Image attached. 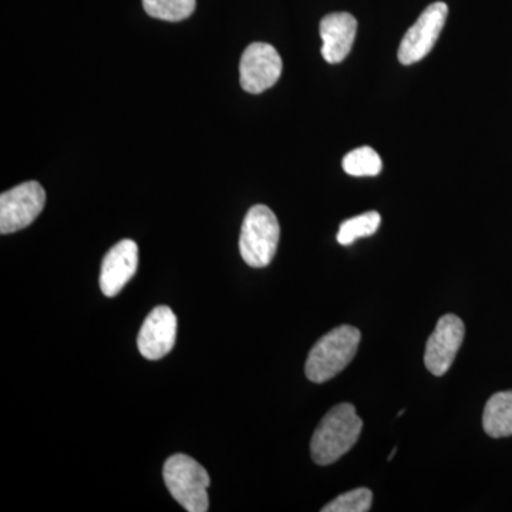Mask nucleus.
Returning <instances> with one entry per match:
<instances>
[{
    "mask_svg": "<svg viewBox=\"0 0 512 512\" xmlns=\"http://www.w3.org/2000/svg\"><path fill=\"white\" fill-rule=\"evenodd\" d=\"M164 481L178 504L188 512L210 510L208 487L211 480L207 470L187 454H175L165 461Z\"/></svg>",
    "mask_w": 512,
    "mask_h": 512,
    "instance_id": "nucleus-3",
    "label": "nucleus"
},
{
    "mask_svg": "<svg viewBox=\"0 0 512 512\" xmlns=\"http://www.w3.org/2000/svg\"><path fill=\"white\" fill-rule=\"evenodd\" d=\"M466 326L456 315H444L427 340L424 363L434 376L446 375L464 342Z\"/></svg>",
    "mask_w": 512,
    "mask_h": 512,
    "instance_id": "nucleus-8",
    "label": "nucleus"
},
{
    "mask_svg": "<svg viewBox=\"0 0 512 512\" xmlns=\"http://www.w3.org/2000/svg\"><path fill=\"white\" fill-rule=\"evenodd\" d=\"M143 5L151 18L167 22L190 18L195 10V0H143Z\"/></svg>",
    "mask_w": 512,
    "mask_h": 512,
    "instance_id": "nucleus-15",
    "label": "nucleus"
},
{
    "mask_svg": "<svg viewBox=\"0 0 512 512\" xmlns=\"http://www.w3.org/2000/svg\"><path fill=\"white\" fill-rule=\"evenodd\" d=\"M322 56L330 64L342 63L349 56L357 32V22L350 13H330L320 22Z\"/></svg>",
    "mask_w": 512,
    "mask_h": 512,
    "instance_id": "nucleus-11",
    "label": "nucleus"
},
{
    "mask_svg": "<svg viewBox=\"0 0 512 512\" xmlns=\"http://www.w3.org/2000/svg\"><path fill=\"white\" fill-rule=\"evenodd\" d=\"M177 340V316L168 306H157L144 320L137 345L148 360L163 359L173 350Z\"/></svg>",
    "mask_w": 512,
    "mask_h": 512,
    "instance_id": "nucleus-9",
    "label": "nucleus"
},
{
    "mask_svg": "<svg viewBox=\"0 0 512 512\" xmlns=\"http://www.w3.org/2000/svg\"><path fill=\"white\" fill-rule=\"evenodd\" d=\"M138 247L131 239H124L104 256L100 271V288L104 295L113 298L123 291L124 286L136 274Z\"/></svg>",
    "mask_w": 512,
    "mask_h": 512,
    "instance_id": "nucleus-10",
    "label": "nucleus"
},
{
    "mask_svg": "<svg viewBox=\"0 0 512 512\" xmlns=\"http://www.w3.org/2000/svg\"><path fill=\"white\" fill-rule=\"evenodd\" d=\"M363 421L357 416L355 406L340 403L316 427L311 441L313 461L319 466H329L345 456L359 440Z\"/></svg>",
    "mask_w": 512,
    "mask_h": 512,
    "instance_id": "nucleus-1",
    "label": "nucleus"
},
{
    "mask_svg": "<svg viewBox=\"0 0 512 512\" xmlns=\"http://www.w3.org/2000/svg\"><path fill=\"white\" fill-rule=\"evenodd\" d=\"M448 15V6L444 2L431 3L429 8L421 13L416 23L407 30L400 43L399 56L400 63L410 66L424 59L443 32Z\"/></svg>",
    "mask_w": 512,
    "mask_h": 512,
    "instance_id": "nucleus-6",
    "label": "nucleus"
},
{
    "mask_svg": "<svg viewBox=\"0 0 512 512\" xmlns=\"http://www.w3.org/2000/svg\"><path fill=\"white\" fill-rule=\"evenodd\" d=\"M362 333L355 326L342 325L330 330L313 346L306 360L305 373L311 382L325 383L345 370L356 356Z\"/></svg>",
    "mask_w": 512,
    "mask_h": 512,
    "instance_id": "nucleus-2",
    "label": "nucleus"
},
{
    "mask_svg": "<svg viewBox=\"0 0 512 512\" xmlns=\"http://www.w3.org/2000/svg\"><path fill=\"white\" fill-rule=\"evenodd\" d=\"M380 222H382V217L376 211L365 212V214L357 215V217L342 222L338 232L339 244L343 247H349L356 239L372 237L379 229Z\"/></svg>",
    "mask_w": 512,
    "mask_h": 512,
    "instance_id": "nucleus-14",
    "label": "nucleus"
},
{
    "mask_svg": "<svg viewBox=\"0 0 512 512\" xmlns=\"http://www.w3.org/2000/svg\"><path fill=\"white\" fill-rule=\"evenodd\" d=\"M483 426L493 439L512 436V390L491 396L485 404Z\"/></svg>",
    "mask_w": 512,
    "mask_h": 512,
    "instance_id": "nucleus-12",
    "label": "nucleus"
},
{
    "mask_svg": "<svg viewBox=\"0 0 512 512\" xmlns=\"http://www.w3.org/2000/svg\"><path fill=\"white\" fill-rule=\"evenodd\" d=\"M282 74V59L274 46L252 43L239 64V77L245 92L259 94L271 89Z\"/></svg>",
    "mask_w": 512,
    "mask_h": 512,
    "instance_id": "nucleus-7",
    "label": "nucleus"
},
{
    "mask_svg": "<svg viewBox=\"0 0 512 512\" xmlns=\"http://www.w3.org/2000/svg\"><path fill=\"white\" fill-rule=\"evenodd\" d=\"M281 238L278 218L266 205H255L248 211L239 237L242 259L252 268L271 264Z\"/></svg>",
    "mask_w": 512,
    "mask_h": 512,
    "instance_id": "nucleus-4",
    "label": "nucleus"
},
{
    "mask_svg": "<svg viewBox=\"0 0 512 512\" xmlns=\"http://www.w3.org/2000/svg\"><path fill=\"white\" fill-rule=\"evenodd\" d=\"M343 170L352 177H376L383 170V161L372 147H359L346 154Z\"/></svg>",
    "mask_w": 512,
    "mask_h": 512,
    "instance_id": "nucleus-13",
    "label": "nucleus"
},
{
    "mask_svg": "<svg viewBox=\"0 0 512 512\" xmlns=\"http://www.w3.org/2000/svg\"><path fill=\"white\" fill-rule=\"evenodd\" d=\"M46 192L36 181L20 184L0 195V234L29 227L45 208Z\"/></svg>",
    "mask_w": 512,
    "mask_h": 512,
    "instance_id": "nucleus-5",
    "label": "nucleus"
},
{
    "mask_svg": "<svg viewBox=\"0 0 512 512\" xmlns=\"http://www.w3.org/2000/svg\"><path fill=\"white\" fill-rule=\"evenodd\" d=\"M373 494L369 488H356L339 495L322 508V512H366L372 508Z\"/></svg>",
    "mask_w": 512,
    "mask_h": 512,
    "instance_id": "nucleus-16",
    "label": "nucleus"
}]
</instances>
